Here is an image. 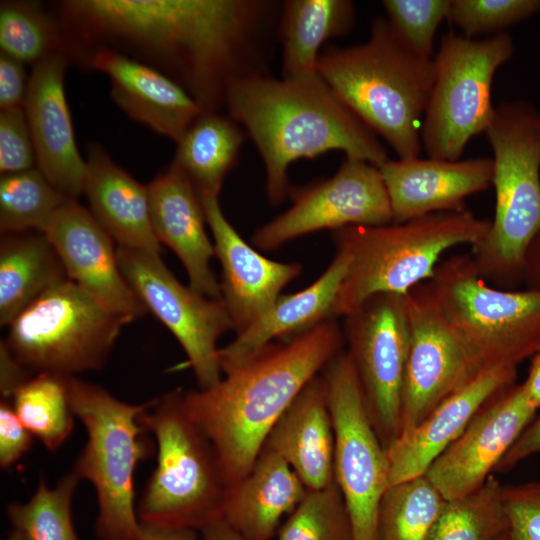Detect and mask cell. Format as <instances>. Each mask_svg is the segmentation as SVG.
I'll return each instance as SVG.
<instances>
[{
    "label": "cell",
    "instance_id": "cell-1",
    "mask_svg": "<svg viewBox=\"0 0 540 540\" xmlns=\"http://www.w3.org/2000/svg\"><path fill=\"white\" fill-rule=\"evenodd\" d=\"M281 3L270 0H68L58 15L80 52L107 46L160 70L205 111L237 81L269 73Z\"/></svg>",
    "mask_w": 540,
    "mask_h": 540
},
{
    "label": "cell",
    "instance_id": "cell-2",
    "mask_svg": "<svg viewBox=\"0 0 540 540\" xmlns=\"http://www.w3.org/2000/svg\"><path fill=\"white\" fill-rule=\"evenodd\" d=\"M344 343L332 317L268 344L210 388L182 390L184 409L210 441L226 487L250 471L276 422Z\"/></svg>",
    "mask_w": 540,
    "mask_h": 540
},
{
    "label": "cell",
    "instance_id": "cell-3",
    "mask_svg": "<svg viewBox=\"0 0 540 540\" xmlns=\"http://www.w3.org/2000/svg\"><path fill=\"white\" fill-rule=\"evenodd\" d=\"M225 108L254 142L266 172L272 205L290 194L289 166L328 151L379 167L388 157L376 134L318 75L275 78L257 74L235 82Z\"/></svg>",
    "mask_w": 540,
    "mask_h": 540
},
{
    "label": "cell",
    "instance_id": "cell-4",
    "mask_svg": "<svg viewBox=\"0 0 540 540\" xmlns=\"http://www.w3.org/2000/svg\"><path fill=\"white\" fill-rule=\"evenodd\" d=\"M317 73L398 159L419 157L420 129L434 80L433 60L413 52L386 18L372 21L364 43L324 47Z\"/></svg>",
    "mask_w": 540,
    "mask_h": 540
},
{
    "label": "cell",
    "instance_id": "cell-5",
    "mask_svg": "<svg viewBox=\"0 0 540 540\" xmlns=\"http://www.w3.org/2000/svg\"><path fill=\"white\" fill-rule=\"evenodd\" d=\"M490 221L464 208L401 223L333 230L337 250L349 256L333 306L334 317L344 318L375 294L405 295L428 282L446 251L459 245L478 244Z\"/></svg>",
    "mask_w": 540,
    "mask_h": 540
},
{
    "label": "cell",
    "instance_id": "cell-6",
    "mask_svg": "<svg viewBox=\"0 0 540 540\" xmlns=\"http://www.w3.org/2000/svg\"><path fill=\"white\" fill-rule=\"evenodd\" d=\"M484 133L493 151L495 212L470 255L485 281L515 290L540 233V113L522 100L501 103Z\"/></svg>",
    "mask_w": 540,
    "mask_h": 540
},
{
    "label": "cell",
    "instance_id": "cell-7",
    "mask_svg": "<svg viewBox=\"0 0 540 540\" xmlns=\"http://www.w3.org/2000/svg\"><path fill=\"white\" fill-rule=\"evenodd\" d=\"M65 379L71 409L88 437L72 473L95 488L96 535L100 540H138L134 473L154 449L142 416L155 399L128 404L76 376Z\"/></svg>",
    "mask_w": 540,
    "mask_h": 540
},
{
    "label": "cell",
    "instance_id": "cell-8",
    "mask_svg": "<svg viewBox=\"0 0 540 540\" xmlns=\"http://www.w3.org/2000/svg\"><path fill=\"white\" fill-rule=\"evenodd\" d=\"M157 463L137 507L140 523L200 530L221 518L226 486L213 447L182 402V389L156 398L142 416Z\"/></svg>",
    "mask_w": 540,
    "mask_h": 540
},
{
    "label": "cell",
    "instance_id": "cell-9",
    "mask_svg": "<svg viewBox=\"0 0 540 540\" xmlns=\"http://www.w3.org/2000/svg\"><path fill=\"white\" fill-rule=\"evenodd\" d=\"M428 284L480 370L517 367L540 350V291L491 286L470 254L442 260Z\"/></svg>",
    "mask_w": 540,
    "mask_h": 540
},
{
    "label": "cell",
    "instance_id": "cell-10",
    "mask_svg": "<svg viewBox=\"0 0 540 540\" xmlns=\"http://www.w3.org/2000/svg\"><path fill=\"white\" fill-rule=\"evenodd\" d=\"M128 323L66 278L16 316L4 342L32 373L75 376L100 369Z\"/></svg>",
    "mask_w": 540,
    "mask_h": 540
},
{
    "label": "cell",
    "instance_id": "cell-11",
    "mask_svg": "<svg viewBox=\"0 0 540 540\" xmlns=\"http://www.w3.org/2000/svg\"><path fill=\"white\" fill-rule=\"evenodd\" d=\"M514 52L507 32L482 39L443 35L432 59L434 80L420 129L429 158L459 160L469 140L486 131L495 111V73Z\"/></svg>",
    "mask_w": 540,
    "mask_h": 540
},
{
    "label": "cell",
    "instance_id": "cell-12",
    "mask_svg": "<svg viewBox=\"0 0 540 540\" xmlns=\"http://www.w3.org/2000/svg\"><path fill=\"white\" fill-rule=\"evenodd\" d=\"M334 431V477L344 497L353 540H377L381 499L390 487L387 450L369 418L346 351L323 370Z\"/></svg>",
    "mask_w": 540,
    "mask_h": 540
},
{
    "label": "cell",
    "instance_id": "cell-13",
    "mask_svg": "<svg viewBox=\"0 0 540 540\" xmlns=\"http://www.w3.org/2000/svg\"><path fill=\"white\" fill-rule=\"evenodd\" d=\"M346 351L371 423L387 449L401 434V404L410 345L404 295L375 294L344 317Z\"/></svg>",
    "mask_w": 540,
    "mask_h": 540
},
{
    "label": "cell",
    "instance_id": "cell-14",
    "mask_svg": "<svg viewBox=\"0 0 540 540\" xmlns=\"http://www.w3.org/2000/svg\"><path fill=\"white\" fill-rule=\"evenodd\" d=\"M160 253L117 246L121 271L147 311L158 318L184 350L199 389L222 379L218 339L234 330L222 299L206 297L180 283Z\"/></svg>",
    "mask_w": 540,
    "mask_h": 540
},
{
    "label": "cell",
    "instance_id": "cell-15",
    "mask_svg": "<svg viewBox=\"0 0 540 540\" xmlns=\"http://www.w3.org/2000/svg\"><path fill=\"white\" fill-rule=\"evenodd\" d=\"M292 205L258 228L252 243L274 250L323 229L379 226L393 222L389 196L377 166L346 158L330 178L291 189Z\"/></svg>",
    "mask_w": 540,
    "mask_h": 540
},
{
    "label": "cell",
    "instance_id": "cell-16",
    "mask_svg": "<svg viewBox=\"0 0 540 540\" xmlns=\"http://www.w3.org/2000/svg\"><path fill=\"white\" fill-rule=\"evenodd\" d=\"M410 329L401 404V434L419 425L439 404L480 371L442 313L428 282L405 295Z\"/></svg>",
    "mask_w": 540,
    "mask_h": 540
},
{
    "label": "cell",
    "instance_id": "cell-17",
    "mask_svg": "<svg viewBox=\"0 0 540 540\" xmlns=\"http://www.w3.org/2000/svg\"><path fill=\"white\" fill-rule=\"evenodd\" d=\"M537 411L522 383L502 389L433 462L425 476L446 501L473 493L492 475Z\"/></svg>",
    "mask_w": 540,
    "mask_h": 540
},
{
    "label": "cell",
    "instance_id": "cell-18",
    "mask_svg": "<svg viewBox=\"0 0 540 540\" xmlns=\"http://www.w3.org/2000/svg\"><path fill=\"white\" fill-rule=\"evenodd\" d=\"M45 234L67 277L105 308L129 323L146 313L121 271L117 246L89 209L68 199L50 220Z\"/></svg>",
    "mask_w": 540,
    "mask_h": 540
},
{
    "label": "cell",
    "instance_id": "cell-19",
    "mask_svg": "<svg viewBox=\"0 0 540 540\" xmlns=\"http://www.w3.org/2000/svg\"><path fill=\"white\" fill-rule=\"evenodd\" d=\"M199 198L222 269L221 298L238 334L273 306L282 289L301 273L302 266L261 255L227 220L219 196L199 195Z\"/></svg>",
    "mask_w": 540,
    "mask_h": 540
},
{
    "label": "cell",
    "instance_id": "cell-20",
    "mask_svg": "<svg viewBox=\"0 0 540 540\" xmlns=\"http://www.w3.org/2000/svg\"><path fill=\"white\" fill-rule=\"evenodd\" d=\"M71 60L54 54L33 66L24 104L36 167L64 196L77 200L83 194L86 161L75 140L64 90Z\"/></svg>",
    "mask_w": 540,
    "mask_h": 540
},
{
    "label": "cell",
    "instance_id": "cell-21",
    "mask_svg": "<svg viewBox=\"0 0 540 540\" xmlns=\"http://www.w3.org/2000/svg\"><path fill=\"white\" fill-rule=\"evenodd\" d=\"M84 66L109 77L114 102L131 119L176 144L205 111L169 76L113 48L91 49Z\"/></svg>",
    "mask_w": 540,
    "mask_h": 540
},
{
    "label": "cell",
    "instance_id": "cell-22",
    "mask_svg": "<svg viewBox=\"0 0 540 540\" xmlns=\"http://www.w3.org/2000/svg\"><path fill=\"white\" fill-rule=\"evenodd\" d=\"M393 222L464 209L470 195L492 185V158L465 160L387 159L379 167Z\"/></svg>",
    "mask_w": 540,
    "mask_h": 540
},
{
    "label": "cell",
    "instance_id": "cell-23",
    "mask_svg": "<svg viewBox=\"0 0 540 540\" xmlns=\"http://www.w3.org/2000/svg\"><path fill=\"white\" fill-rule=\"evenodd\" d=\"M516 376L517 367L513 366L480 371L439 404L419 425L400 435L386 449L390 486L424 476L489 399L515 384Z\"/></svg>",
    "mask_w": 540,
    "mask_h": 540
},
{
    "label": "cell",
    "instance_id": "cell-24",
    "mask_svg": "<svg viewBox=\"0 0 540 540\" xmlns=\"http://www.w3.org/2000/svg\"><path fill=\"white\" fill-rule=\"evenodd\" d=\"M147 188L152 228L160 244L177 255L190 287L206 297L222 299L220 282L210 267L214 244L206 233L202 204L193 185L170 164Z\"/></svg>",
    "mask_w": 540,
    "mask_h": 540
},
{
    "label": "cell",
    "instance_id": "cell-25",
    "mask_svg": "<svg viewBox=\"0 0 540 540\" xmlns=\"http://www.w3.org/2000/svg\"><path fill=\"white\" fill-rule=\"evenodd\" d=\"M263 447L280 455L307 490L322 489L335 481L334 431L322 374L301 390Z\"/></svg>",
    "mask_w": 540,
    "mask_h": 540
},
{
    "label": "cell",
    "instance_id": "cell-26",
    "mask_svg": "<svg viewBox=\"0 0 540 540\" xmlns=\"http://www.w3.org/2000/svg\"><path fill=\"white\" fill-rule=\"evenodd\" d=\"M83 194L89 211L117 246L160 253L147 185L118 166L98 143L87 147Z\"/></svg>",
    "mask_w": 540,
    "mask_h": 540
},
{
    "label": "cell",
    "instance_id": "cell-27",
    "mask_svg": "<svg viewBox=\"0 0 540 540\" xmlns=\"http://www.w3.org/2000/svg\"><path fill=\"white\" fill-rule=\"evenodd\" d=\"M348 264L349 256L337 250L316 281L299 292L280 295L264 315L219 349L222 373L234 369L274 340H290L334 317V302Z\"/></svg>",
    "mask_w": 540,
    "mask_h": 540
},
{
    "label": "cell",
    "instance_id": "cell-28",
    "mask_svg": "<svg viewBox=\"0 0 540 540\" xmlns=\"http://www.w3.org/2000/svg\"><path fill=\"white\" fill-rule=\"evenodd\" d=\"M307 491L290 465L263 447L250 471L226 487L221 518L244 540H271L280 520L298 506Z\"/></svg>",
    "mask_w": 540,
    "mask_h": 540
},
{
    "label": "cell",
    "instance_id": "cell-29",
    "mask_svg": "<svg viewBox=\"0 0 540 540\" xmlns=\"http://www.w3.org/2000/svg\"><path fill=\"white\" fill-rule=\"evenodd\" d=\"M68 278L45 232L2 234L0 240V324H9L36 298Z\"/></svg>",
    "mask_w": 540,
    "mask_h": 540
},
{
    "label": "cell",
    "instance_id": "cell-30",
    "mask_svg": "<svg viewBox=\"0 0 540 540\" xmlns=\"http://www.w3.org/2000/svg\"><path fill=\"white\" fill-rule=\"evenodd\" d=\"M355 8L349 0H286L281 2L278 40L282 47V78L317 73L328 40L351 31Z\"/></svg>",
    "mask_w": 540,
    "mask_h": 540
},
{
    "label": "cell",
    "instance_id": "cell-31",
    "mask_svg": "<svg viewBox=\"0 0 540 540\" xmlns=\"http://www.w3.org/2000/svg\"><path fill=\"white\" fill-rule=\"evenodd\" d=\"M246 137L243 127L229 114L204 111L177 143L171 164L198 195L219 196Z\"/></svg>",
    "mask_w": 540,
    "mask_h": 540
},
{
    "label": "cell",
    "instance_id": "cell-32",
    "mask_svg": "<svg viewBox=\"0 0 540 540\" xmlns=\"http://www.w3.org/2000/svg\"><path fill=\"white\" fill-rule=\"evenodd\" d=\"M1 52L33 66L54 54L74 59V48L59 19L30 1H2Z\"/></svg>",
    "mask_w": 540,
    "mask_h": 540
},
{
    "label": "cell",
    "instance_id": "cell-33",
    "mask_svg": "<svg viewBox=\"0 0 540 540\" xmlns=\"http://www.w3.org/2000/svg\"><path fill=\"white\" fill-rule=\"evenodd\" d=\"M66 376L37 373L23 383L10 403L24 426L51 452L67 440L73 429Z\"/></svg>",
    "mask_w": 540,
    "mask_h": 540
},
{
    "label": "cell",
    "instance_id": "cell-34",
    "mask_svg": "<svg viewBox=\"0 0 540 540\" xmlns=\"http://www.w3.org/2000/svg\"><path fill=\"white\" fill-rule=\"evenodd\" d=\"M503 485L490 475L473 493L446 501L425 540H506Z\"/></svg>",
    "mask_w": 540,
    "mask_h": 540
},
{
    "label": "cell",
    "instance_id": "cell-35",
    "mask_svg": "<svg viewBox=\"0 0 540 540\" xmlns=\"http://www.w3.org/2000/svg\"><path fill=\"white\" fill-rule=\"evenodd\" d=\"M445 503L425 475L391 485L380 502L377 540H425Z\"/></svg>",
    "mask_w": 540,
    "mask_h": 540
},
{
    "label": "cell",
    "instance_id": "cell-36",
    "mask_svg": "<svg viewBox=\"0 0 540 540\" xmlns=\"http://www.w3.org/2000/svg\"><path fill=\"white\" fill-rule=\"evenodd\" d=\"M70 198L58 191L37 168L0 178V232H45L56 211Z\"/></svg>",
    "mask_w": 540,
    "mask_h": 540
},
{
    "label": "cell",
    "instance_id": "cell-37",
    "mask_svg": "<svg viewBox=\"0 0 540 540\" xmlns=\"http://www.w3.org/2000/svg\"><path fill=\"white\" fill-rule=\"evenodd\" d=\"M78 481L72 472L62 477L53 488L41 479L27 502L8 506L12 532L20 540H80L71 515Z\"/></svg>",
    "mask_w": 540,
    "mask_h": 540
},
{
    "label": "cell",
    "instance_id": "cell-38",
    "mask_svg": "<svg viewBox=\"0 0 540 540\" xmlns=\"http://www.w3.org/2000/svg\"><path fill=\"white\" fill-rule=\"evenodd\" d=\"M276 535V540H353L350 515L336 481L308 490Z\"/></svg>",
    "mask_w": 540,
    "mask_h": 540
},
{
    "label": "cell",
    "instance_id": "cell-39",
    "mask_svg": "<svg viewBox=\"0 0 540 540\" xmlns=\"http://www.w3.org/2000/svg\"><path fill=\"white\" fill-rule=\"evenodd\" d=\"M540 11V0H451L447 20L462 35L493 36Z\"/></svg>",
    "mask_w": 540,
    "mask_h": 540
},
{
    "label": "cell",
    "instance_id": "cell-40",
    "mask_svg": "<svg viewBox=\"0 0 540 540\" xmlns=\"http://www.w3.org/2000/svg\"><path fill=\"white\" fill-rule=\"evenodd\" d=\"M451 0H383L387 21L416 54L431 59L438 26L447 19Z\"/></svg>",
    "mask_w": 540,
    "mask_h": 540
},
{
    "label": "cell",
    "instance_id": "cell-41",
    "mask_svg": "<svg viewBox=\"0 0 540 540\" xmlns=\"http://www.w3.org/2000/svg\"><path fill=\"white\" fill-rule=\"evenodd\" d=\"M34 145L24 109L0 110V173L35 168Z\"/></svg>",
    "mask_w": 540,
    "mask_h": 540
},
{
    "label": "cell",
    "instance_id": "cell-42",
    "mask_svg": "<svg viewBox=\"0 0 540 540\" xmlns=\"http://www.w3.org/2000/svg\"><path fill=\"white\" fill-rule=\"evenodd\" d=\"M506 540H540V482L503 486Z\"/></svg>",
    "mask_w": 540,
    "mask_h": 540
},
{
    "label": "cell",
    "instance_id": "cell-43",
    "mask_svg": "<svg viewBox=\"0 0 540 540\" xmlns=\"http://www.w3.org/2000/svg\"><path fill=\"white\" fill-rule=\"evenodd\" d=\"M33 435L16 415L9 400L0 402V466L8 469L31 448Z\"/></svg>",
    "mask_w": 540,
    "mask_h": 540
},
{
    "label": "cell",
    "instance_id": "cell-44",
    "mask_svg": "<svg viewBox=\"0 0 540 540\" xmlns=\"http://www.w3.org/2000/svg\"><path fill=\"white\" fill-rule=\"evenodd\" d=\"M24 65L0 53V110L24 109L29 84Z\"/></svg>",
    "mask_w": 540,
    "mask_h": 540
},
{
    "label": "cell",
    "instance_id": "cell-45",
    "mask_svg": "<svg viewBox=\"0 0 540 540\" xmlns=\"http://www.w3.org/2000/svg\"><path fill=\"white\" fill-rule=\"evenodd\" d=\"M540 453V415L535 416L497 465L496 472H505L522 460Z\"/></svg>",
    "mask_w": 540,
    "mask_h": 540
},
{
    "label": "cell",
    "instance_id": "cell-46",
    "mask_svg": "<svg viewBox=\"0 0 540 540\" xmlns=\"http://www.w3.org/2000/svg\"><path fill=\"white\" fill-rule=\"evenodd\" d=\"M32 376L33 373L13 356L2 340L0 343L1 399L10 400L16 389Z\"/></svg>",
    "mask_w": 540,
    "mask_h": 540
},
{
    "label": "cell",
    "instance_id": "cell-47",
    "mask_svg": "<svg viewBox=\"0 0 540 540\" xmlns=\"http://www.w3.org/2000/svg\"><path fill=\"white\" fill-rule=\"evenodd\" d=\"M196 530L140 523L138 540H200Z\"/></svg>",
    "mask_w": 540,
    "mask_h": 540
},
{
    "label": "cell",
    "instance_id": "cell-48",
    "mask_svg": "<svg viewBox=\"0 0 540 540\" xmlns=\"http://www.w3.org/2000/svg\"><path fill=\"white\" fill-rule=\"evenodd\" d=\"M523 284L526 289L540 291V233L534 238L527 250Z\"/></svg>",
    "mask_w": 540,
    "mask_h": 540
},
{
    "label": "cell",
    "instance_id": "cell-49",
    "mask_svg": "<svg viewBox=\"0 0 540 540\" xmlns=\"http://www.w3.org/2000/svg\"><path fill=\"white\" fill-rule=\"evenodd\" d=\"M200 540H244L223 518H218L200 530Z\"/></svg>",
    "mask_w": 540,
    "mask_h": 540
},
{
    "label": "cell",
    "instance_id": "cell-50",
    "mask_svg": "<svg viewBox=\"0 0 540 540\" xmlns=\"http://www.w3.org/2000/svg\"><path fill=\"white\" fill-rule=\"evenodd\" d=\"M531 404L540 409V350L532 357L527 378L522 382Z\"/></svg>",
    "mask_w": 540,
    "mask_h": 540
},
{
    "label": "cell",
    "instance_id": "cell-51",
    "mask_svg": "<svg viewBox=\"0 0 540 540\" xmlns=\"http://www.w3.org/2000/svg\"><path fill=\"white\" fill-rule=\"evenodd\" d=\"M5 540H20L19 537L14 534L13 532H11V534L9 535V537H7Z\"/></svg>",
    "mask_w": 540,
    "mask_h": 540
}]
</instances>
